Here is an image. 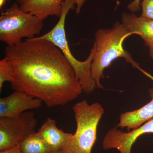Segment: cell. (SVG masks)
Segmentation results:
<instances>
[{
	"mask_svg": "<svg viewBox=\"0 0 153 153\" xmlns=\"http://www.w3.org/2000/svg\"><path fill=\"white\" fill-rule=\"evenodd\" d=\"M153 118V98L139 109L121 114L116 127L126 128L128 131L138 128Z\"/></svg>",
	"mask_w": 153,
	"mask_h": 153,
	"instance_id": "7c38bea8",
	"label": "cell"
},
{
	"mask_svg": "<svg viewBox=\"0 0 153 153\" xmlns=\"http://www.w3.org/2000/svg\"><path fill=\"white\" fill-rule=\"evenodd\" d=\"M76 124V131L62 151L63 153H91L97 139L99 123L104 113L99 102L89 104L83 100L72 107Z\"/></svg>",
	"mask_w": 153,
	"mask_h": 153,
	"instance_id": "277c9868",
	"label": "cell"
},
{
	"mask_svg": "<svg viewBox=\"0 0 153 153\" xmlns=\"http://www.w3.org/2000/svg\"><path fill=\"white\" fill-rule=\"evenodd\" d=\"M19 146L22 153H49L51 152L36 132L24 140Z\"/></svg>",
	"mask_w": 153,
	"mask_h": 153,
	"instance_id": "4fadbf2b",
	"label": "cell"
},
{
	"mask_svg": "<svg viewBox=\"0 0 153 153\" xmlns=\"http://www.w3.org/2000/svg\"><path fill=\"white\" fill-rule=\"evenodd\" d=\"M38 133L51 152L63 151L73 134L58 128L56 121L50 117L42 125Z\"/></svg>",
	"mask_w": 153,
	"mask_h": 153,
	"instance_id": "30bf717a",
	"label": "cell"
},
{
	"mask_svg": "<svg viewBox=\"0 0 153 153\" xmlns=\"http://www.w3.org/2000/svg\"><path fill=\"white\" fill-rule=\"evenodd\" d=\"M5 57L13 68L12 88L41 100L48 107L66 105L83 92L63 53L48 40L35 37L7 46Z\"/></svg>",
	"mask_w": 153,
	"mask_h": 153,
	"instance_id": "6da1fadb",
	"label": "cell"
},
{
	"mask_svg": "<svg viewBox=\"0 0 153 153\" xmlns=\"http://www.w3.org/2000/svg\"><path fill=\"white\" fill-rule=\"evenodd\" d=\"M13 68L7 58L4 57L0 60V91L1 92L4 83L13 81Z\"/></svg>",
	"mask_w": 153,
	"mask_h": 153,
	"instance_id": "5bb4252c",
	"label": "cell"
},
{
	"mask_svg": "<svg viewBox=\"0 0 153 153\" xmlns=\"http://www.w3.org/2000/svg\"><path fill=\"white\" fill-rule=\"evenodd\" d=\"M86 1V0H76V8L75 11L76 14L78 15L80 13L81 8ZM140 4L141 0H134L128 5V9L133 13L137 12L140 9Z\"/></svg>",
	"mask_w": 153,
	"mask_h": 153,
	"instance_id": "9a60e30c",
	"label": "cell"
},
{
	"mask_svg": "<svg viewBox=\"0 0 153 153\" xmlns=\"http://www.w3.org/2000/svg\"><path fill=\"white\" fill-rule=\"evenodd\" d=\"M43 21L33 14L23 12L16 2L1 12L0 40L7 46H12L22 42V38L33 39L44 28Z\"/></svg>",
	"mask_w": 153,
	"mask_h": 153,
	"instance_id": "5b68a950",
	"label": "cell"
},
{
	"mask_svg": "<svg viewBox=\"0 0 153 153\" xmlns=\"http://www.w3.org/2000/svg\"><path fill=\"white\" fill-rule=\"evenodd\" d=\"M141 16L153 20V0H143Z\"/></svg>",
	"mask_w": 153,
	"mask_h": 153,
	"instance_id": "2e32d148",
	"label": "cell"
},
{
	"mask_svg": "<svg viewBox=\"0 0 153 153\" xmlns=\"http://www.w3.org/2000/svg\"><path fill=\"white\" fill-rule=\"evenodd\" d=\"M7 0H0V9L1 10L2 9L3 6L5 4Z\"/></svg>",
	"mask_w": 153,
	"mask_h": 153,
	"instance_id": "ac0fdd59",
	"label": "cell"
},
{
	"mask_svg": "<svg viewBox=\"0 0 153 153\" xmlns=\"http://www.w3.org/2000/svg\"><path fill=\"white\" fill-rule=\"evenodd\" d=\"M20 9L44 21L49 16L60 18L64 0H16Z\"/></svg>",
	"mask_w": 153,
	"mask_h": 153,
	"instance_id": "9c48e42d",
	"label": "cell"
},
{
	"mask_svg": "<svg viewBox=\"0 0 153 153\" xmlns=\"http://www.w3.org/2000/svg\"><path fill=\"white\" fill-rule=\"evenodd\" d=\"M149 55L153 60V47L149 48Z\"/></svg>",
	"mask_w": 153,
	"mask_h": 153,
	"instance_id": "d6986e66",
	"label": "cell"
},
{
	"mask_svg": "<svg viewBox=\"0 0 153 153\" xmlns=\"http://www.w3.org/2000/svg\"><path fill=\"white\" fill-rule=\"evenodd\" d=\"M49 153H63L62 151H52Z\"/></svg>",
	"mask_w": 153,
	"mask_h": 153,
	"instance_id": "ffe728a7",
	"label": "cell"
},
{
	"mask_svg": "<svg viewBox=\"0 0 153 153\" xmlns=\"http://www.w3.org/2000/svg\"><path fill=\"white\" fill-rule=\"evenodd\" d=\"M131 34L119 22H116L110 29H100L96 31L94 45L96 50L91 63V76L97 87L103 88L100 80L105 77L104 71L117 58L122 57L143 74L153 80V76L144 70L134 60L131 54L124 49L123 42Z\"/></svg>",
	"mask_w": 153,
	"mask_h": 153,
	"instance_id": "7a4b0ae2",
	"label": "cell"
},
{
	"mask_svg": "<svg viewBox=\"0 0 153 153\" xmlns=\"http://www.w3.org/2000/svg\"><path fill=\"white\" fill-rule=\"evenodd\" d=\"M42 102L24 91H15L0 99V117H14L29 110L37 109L42 105Z\"/></svg>",
	"mask_w": 153,
	"mask_h": 153,
	"instance_id": "ba28073f",
	"label": "cell"
},
{
	"mask_svg": "<svg viewBox=\"0 0 153 153\" xmlns=\"http://www.w3.org/2000/svg\"><path fill=\"white\" fill-rule=\"evenodd\" d=\"M153 134V118L138 128L125 132L114 128L105 135L102 142L104 150L115 149L120 153H131L132 147L137 139L144 134Z\"/></svg>",
	"mask_w": 153,
	"mask_h": 153,
	"instance_id": "52a82bcc",
	"label": "cell"
},
{
	"mask_svg": "<svg viewBox=\"0 0 153 153\" xmlns=\"http://www.w3.org/2000/svg\"><path fill=\"white\" fill-rule=\"evenodd\" d=\"M37 120L32 111L14 117H0V151L19 146L36 132Z\"/></svg>",
	"mask_w": 153,
	"mask_h": 153,
	"instance_id": "8992f818",
	"label": "cell"
},
{
	"mask_svg": "<svg viewBox=\"0 0 153 153\" xmlns=\"http://www.w3.org/2000/svg\"><path fill=\"white\" fill-rule=\"evenodd\" d=\"M76 3V0H64L62 4V14L57 24L48 33L38 38L50 41L61 50L74 70L76 77L82 86V91L88 94L92 93L96 88H97L91 73V63L95 54V46L93 44L90 54L86 60L84 61L77 60L73 56L68 46L65 29L67 14L70 10L74 9Z\"/></svg>",
	"mask_w": 153,
	"mask_h": 153,
	"instance_id": "3957f363",
	"label": "cell"
},
{
	"mask_svg": "<svg viewBox=\"0 0 153 153\" xmlns=\"http://www.w3.org/2000/svg\"><path fill=\"white\" fill-rule=\"evenodd\" d=\"M121 23L131 35L140 36L149 48L153 47V19L138 16L134 13H123L122 15Z\"/></svg>",
	"mask_w": 153,
	"mask_h": 153,
	"instance_id": "8fae6325",
	"label": "cell"
},
{
	"mask_svg": "<svg viewBox=\"0 0 153 153\" xmlns=\"http://www.w3.org/2000/svg\"><path fill=\"white\" fill-rule=\"evenodd\" d=\"M0 153H22L20 150L19 146H16L14 147L10 148L7 149L0 151Z\"/></svg>",
	"mask_w": 153,
	"mask_h": 153,
	"instance_id": "e0dca14e",
	"label": "cell"
}]
</instances>
